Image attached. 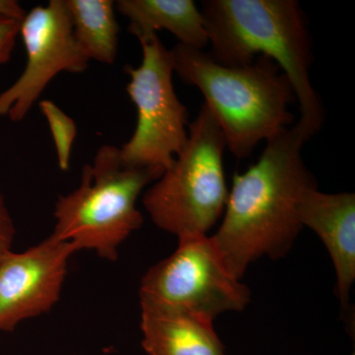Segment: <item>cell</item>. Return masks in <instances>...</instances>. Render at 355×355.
Instances as JSON below:
<instances>
[{
	"instance_id": "obj_1",
	"label": "cell",
	"mask_w": 355,
	"mask_h": 355,
	"mask_svg": "<svg viewBox=\"0 0 355 355\" xmlns=\"http://www.w3.org/2000/svg\"><path fill=\"white\" fill-rule=\"evenodd\" d=\"M311 137L296 123L266 140L256 164L233 177L223 221L211 239L235 279L263 256L284 257L300 232L299 202L316 187L301 155Z\"/></svg>"
},
{
	"instance_id": "obj_2",
	"label": "cell",
	"mask_w": 355,
	"mask_h": 355,
	"mask_svg": "<svg viewBox=\"0 0 355 355\" xmlns=\"http://www.w3.org/2000/svg\"><path fill=\"white\" fill-rule=\"evenodd\" d=\"M203 21L210 57L240 67L259 55L273 60L291 81L300 109L299 125L311 137L320 132L324 109L311 83L312 48L302 9L295 0H207Z\"/></svg>"
},
{
	"instance_id": "obj_3",
	"label": "cell",
	"mask_w": 355,
	"mask_h": 355,
	"mask_svg": "<svg viewBox=\"0 0 355 355\" xmlns=\"http://www.w3.org/2000/svg\"><path fill=\"white\" fill-rule=\"evenodd\" d=\"M175 72L195 86L233 155L245 158L254 147L289 128L295 101L286 74L270 58L259 55L240 67H226L202 50L177 44L171 50Z\"/></svg>"
},
{
	"instance_id": "obj_4",
	"label": "cell",
	"mask_w": 355,
	"mask_h": 355,
	"mask_svg": "<svg viewBox=\"0 0 355 355\" xmlns=\"http://www.w3.org/2000/svg\"><path fill=\"white\" fill-rule=\"evenodd\" d=\"M161 176L155 170L125 167L119 147L102 146L92 164L84 165L78 188L58 198L51 235L77 251L92 250L116 261L121 243L144 223L137 198Z\"/></svg>"
},
{
	"instance_id": "obj_5",
	"label": "cell",
	"mask_w": 355,
	"mask_h": 355,
	"mask_svg": "<svg viewBox=\"0 0 355 355\" xmlns=\"http://www.w3.org/2000/svg\"><path fill=\"white\" fill-rule=\"evenodd\" d=\"M225 139L209 109L189 123L188 141L169 169L142 198L159 228L176 235H207L224 214L228 198L223 168Z\"/></svg>"
},
{
	"instance_id": "obj_6",
	"label": "cell",
	"mask_w": 355,
	"mask_h": 355,
	"mask_svg": "<svg viewBox=\"0 0 355 355\" xmlns=\"http://www.w3.org/2000/svg\"><path fill=\"white\" fill-rule=\"evenodd\" d=\"M142 48L139 67L127 65V92L137 112V127L120 148L125 167L147 168L163 174L188 141L189 113L173 85L175 73L171 51L157 34L139 40Z\"/></svg>"
},
{
	"instance_id": "obj_7",
	"label": "cell",
	"mask_w": 355,
	"mask_h": 355,
	"mask_svg": "<svg viewBox=\"0 0 355 355\" xmlns=\"http://www.w3.org/2000/svg\"><path fill=\"white\" fill-rule=\"evenodd\" d=\"M140 304L193 313L214 322L227 311H242L250 289L235 279L221 260L211 237L180 238L176 251L149 268L141 280Z\"/></svg>"
},
{
	"instance_id": "obj_8",
	"label": "cell",
	"mask_w": 355,
	"mask_h": 355,
	"mask_svg": "<svg viewBox=\"0 0 355 355\" xmlns=\"http://www.w3.org/2000/svg\"><path fill=\"white\" fill-rule=\"evenodd\" d=\"M19 35L27 53L24 71L0 94V118L13 123L24 120L58 73H81L90 62L74 38L64 0H50L26 13Z\"/></svg>"
},
{
	"instance_id": "obj_9",
	"label": "cell",
	"mask_w": 355,
	"mask_h": 355,
	"mask_svg": "<svg viewBox=\"0 0 355 355\" xmlns=\"http://www.w3.org/2000/svg\"><path fill=\"white\" fill-rule=\"evenodd\" d=\"M71 243L51 235L21 253L10 251L0 261V333L12 331L29 318L48 313L60 297Z\"/></svg>"
},
{
	"instance_id": "obj_10",
	"label": "cell",
	"mask_w": 355,
	"mask_h": 355,
	"mask_svg": "<svg viewBox=\"0 0 355 355\" xmlns=\"http://www.w3.org/2000/svg\"><path fill=\"white\" fill-rule=\"evenodd\" d=\"M301 225L312 229L330 254L336 275V295L349 305L355 280V195L324 193L317 186L305 191L298 207Z\"/></svg>"
},
{
	"instance_id": "obj_11",
	"label": "cell",
	"mask_w": 355,
	"mask_h": 355,
	"mask_svg": "<svg viewBox=\"0 0 355 355\" xmlns=\"http://www.w3.org/2000/svg\"><path fill=\"white\" fill-rule=\"evenodd\" d=\"M147 355H225L214 322L187 311L140 304Z\"/></svg>"
},
{
	"instance_id": "obj_12",
	"label": "cell",
	"mask_w": 355,
	"mask_h": 355,
	"mask_svg": "<svg viewBox=\"0 0 355 355\" xmlns=\"http://www.w3.org/2000/svg\"><path fill=\"white\" fill-rule=\"evenodd\" d=\"M114 6L130 20L128 31L137 40L166 30L191 48L202 50L209 44L202 14L193 0H119Z\"/></svg>"
},
{
	"instance_id": "obj_13",
	"label": "cell",
	"mask_w": 355,
	"mask_h": 355,
	"mask_svg": "<svg viewBox=\"0 0 355 355\" xmlns=\"http://www.w3.org/2000/svg\"><path fill=\"white\" fill-rule=\"evenodd\" d=\"M76 43L89 60L113 64L119 27L112 0H64Z\"/></svg>"
},
{
	"instance_id": "obj_14",
	"label": "cell",
	"mask_w": 355,
	"mask_h": 355,
	"mask_svg": "<svg viewBox=\"0 0 355 355\" xmlns=\"http://www.w3.org/2000/svg\"><path fill=\"white\" fill-rule=\"evenodd\" d=\"M39 106L50 125L53 144L57 150L58 167L62 171H67L72 146L76 137V123L51 100H41Z\"/></svg>"
},
{
	"instance_id": "obj_15",
	"label": "cell",
	"mask_w": 355,
	"mask_h": 355,
	"mask_svg": "<svg viewBox=\"0 0 355 355\" xmlns=\"http://www.w3.org/2000/svg\"><path fill=\"white\" fill-rule=\"evenodd\" d=\"M21 22L22 20L0 17V65L10 60L16 39L20 34Z\"/></svg>"
},
{
	"instance_id": "obj_16",
	"label": "cell",
	"mask_w": 355,
	"mask_h": 355,
	"mask_svg": "<svg viewBox=\"0 0 355 355\" xmlns=\"http://www.w3.org/2000/svg\"><path fill=\"white\" fill-rule=\"evenodd\" d=\"M15 234L12 216L7 207L6 198L0 191V261L8 252L12 251Z\"/></svg>"
},
{
	"instance_id": "obj_17",
	"label": "cell",
	"mask_w": 355,
	"mask_h": 355,
	"mask_svg": "<svg viewBox=\"0 0 355 355\" xmlns=\"http://www.w3.org/2000/svg\"><path fill=\"white\" fill-rule=\"evenodd\" d=\"M26 13L19 2L15 0H0V17L23 20Z\"/></svg>"
},
{
	"instance_id": "obj_18",
	"label": "cell",
	"mask_w": 355,
	"mask_h": 355,
	"mask_svg": "<svg viewBox=\"0 0 355 355\" xmlns=\"http://www.w3.org/2000/svg\"><path fill=\"white\" fill-rule=\"evenodd\" d=\"M352 355H355V354H352Z\"/></svg>"
}]
</instances>
